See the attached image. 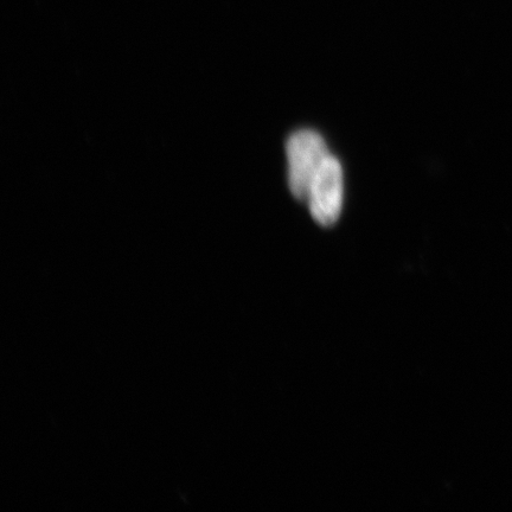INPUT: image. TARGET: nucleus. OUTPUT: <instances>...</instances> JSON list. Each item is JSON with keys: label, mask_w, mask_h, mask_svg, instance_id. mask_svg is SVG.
<instances>
[{"label": "nucleus", "mask_w": 512, "mask_h": 512, "mask_svg": "<svg viewBox=\"0 0 512 512\" xmlns=\"http://www.w3.org/2000/svg\"><path fill=\"white\" fill-rule=\"evenodd\" d=\"M286 152L288 187L297 200L307 202L313 179L330 155L328 146L316 131L300 130L287 140Z\"/></svg>", "instance_id": "obj_1"}, {"label": "nucleus", "mask_w": 512, "mask_h": 512, "mask_svg": "<svg viewBox=\"0 0 512 512\" xmlns=\"http://www.w3.org/2000/svg\"><path fill=\"white\" fill-rule=\"evenodd\" d=\"M307 203L320 226H334L339 219L343 206V170L336 157L329 155L320 166Z\"/></svg>", "instance_id": "obj_2"}]
</instances>
